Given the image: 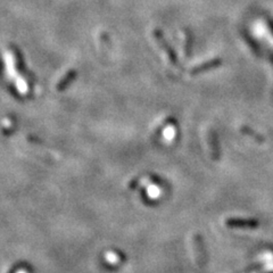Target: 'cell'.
I'll return each instance as SVG.
<instances>
[{
    "mask_svg": "<svg viewBox=\"0 0 273 273\" xmlns=\"http://www.w3.org/2000/svg\"><path fill=\"white\" fill-rule=\"evenodd\" d=\"M75 78V71L74 70H71L69 71V72L64 75V77L59 80L57 86H56V88H57V90H63V89L66 88L70 82L72 81V80Z\"/></svg>",
    "mask_w": 273,
    "mask_h": 273,
    "instance_id": "2",
    "label": "cell"
},
{
    "mask_svg": "<svg viewBox=\"0 0 273 273\" xmlns=\"http://www.w3.org/2000/svg\"><path fill=\"white\" fill-rule=\"evenodd\" d=\"M14 80H15V84H16V88L18 89V91H20L21 93H26L27 90H29V87H27V83L25 82V80L21 78L20 75H17V77Z\"/></svg>",
    "mask_w": 273,
    "mask_h": 273,
    "instance_id": "3",
    "label": "cell"
},
{
    "mask_svg": "<svg viewBox=\"0 0 273 273\" xmlns=\"http://www.w3.org/2000/svg\"><path fill=\"white\" fill-rule=\"evenodd\" d=\"M5 64H6L8 77L15 79L17 77L16 60H15V56H14L12 51H6V53H5Z\"/></svg>",
    "mask_w": 273,
    "mask_h": 273,
    "instance_id": "1",
    "label": "cell"
}]
</instances>
